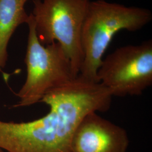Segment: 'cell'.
Returning <instances> with one entry per match:
<instances>
[{
  "label": "cell",
  "mask_w": 152,
  "mask_h": 152,
  "mask_svg": "<svg viewBox=\"0 0 152 152\" xmlns=\"http://www.w3.org/2000/svg\"><path fill=\"white\" fill-rule=\"evenodd\" d=\"M112 98L99 83L77 77L48 92L40 102L49 113L26 122L0 121V148L6 152H71L72 139L82 119L92 112H106Z\"/></svg>",
  "instance_id": "cell-1"
},
{
  "label": "cell",
  "mask_w": 152,
  "mask_h": 152,
  "mask_svg": "<svg viewBox=\"0 0 152 152\" xmlns=\"http://www.w3.org/2000/svg\"><path fill=\"white\" fill-rule=\"evenodd\" d=\"M29 0H0V72L7 60V46L16 28L27 23L24 6Z\"/></svg>",
  "instance_id": "cell-7"
},
{
  "label": "cell",
  "mask_w": 152,
  "mask_h": 152,
  "mask_svg": "<svg viewBox=\"0 0 152 152\" xmlns=\"http://www.w3.org/2000/svg\"><path fill=\"white\" fill-rule=\"evenodd\" d=\"M129 145L127 131L92 112L76 127L71 152H126Z\"/></svg>",
  "instance_id": "cell-6"
},
{
  "label": "cell",
  "mask_w": 152,
  "mask_h": 152,
  "mask_svg": "<svg viewBox=\"0 0 152 152\" xmlns=\"http://www.w3.org/2000/svg\"><path fill=\"white\" fill-rule=\"evenodd\" d=\"M91 0H33L32 15L39 41L60 44L78 76L83 60L81 36Z\"/></svg>",
  "instance_id": "cell-4"
},
{
  "label": "cell",
  "mask_w": 152,
  "mask_h": 152,
  "mask_svg": "<svg viewBox=\"0 0 152 152\" xmlns=\"http://www.w3.org/2000/svg\"><path fill=\"white\" fill-rule=\"evenodd\" d=\"M152 20V12L147 9L105 0L91 1L82 28L83 60L78 76L99 83L98 69L114 36L122 30L136 32Z\"/></svg>",
  "instance_id": "cell-2"
},
{
  "label": "cell",
  "mask_w": 152,
  "mask_h": 152,
  "mask_svg": "<svg viewBox=\"0 0 152 152\" xmlns=\"http://www.w3.org/2000/svg\"><path fill=\"white\" fill-rule=\"evenodd\" d=\"M98 81L112 96L140 95L152 84V41L127 45L102 60Z\"/></svg>",
  "instance_id": "cell-5"
},
{
  "label": "cell",
  "mask_w": 152,
  "mask_h": 152,
  "mask_svg": "<svg viewBox=\"0 0 152 152\" xmlns=\"http://www.w3.org/2000/svg\"><path fill=\"white\" fill-rule=\"evenodd\" d=\"M0 152H6L5 151H4L3 149H1L0 148Z\"/></svg>",
  "instance_id": "cell-8"
},
{
  "label": "cell",
  "mask_w": 152,
  "mask_h": 152,
  "mask_svg": "<svg viewBox=\"0 0 152 152\" xmlns=\"http://www.w3.org/2000/svg\"><path fill=\"white\" fill-rule=\"evenodd\" d=\"M27 24L29 28L25 58L27 76L16 94L19 100L14 108L40 102L50 91L65 86L78 77L60 44L54 42L44 45L39 41L32 14Z\"/></svg>",
  "instance_id": "cell-3"
}]
</instances>
